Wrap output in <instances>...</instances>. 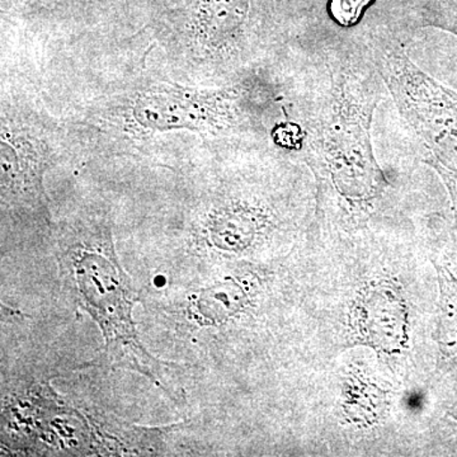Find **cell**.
Instances as JSON below:
<instances>
[{
  "label": "cell",
  "mask_w": 457,
  "mask_h": 457,
  "mask_svg": "<svg viewBox=\"0 0 457 457\" xmlns=\"http://www.w3.org/2000/svg\"><path fill=\"white\" fill-rule=\"evenodd\" d=\"M435 264L440 285L437 332L438 363L457 356V278L446 267Z\"/></svg>",
  "instance_id": "7"
},
{
  "label": "cell",
  "mask_w": 457,
  "mask_h": 457,
  "mask_svg": "<svg viewBox=\"0 0 457 457\" xmlns=\"http://www.w3.org/2000/svg\"><path fill=\"white\" fill-rule=\"evenodd\" d=\"M375 2L376 0H328V16L335 25L350 29L359 25L366 11Z\"/></svg>",
  "instance_id": "10"
},
{
  "label": "cell",
  "mask_w": 457,
  "mask_h": 457,
  "mask_svg": "<svg viewBox=\"0 0 457 457\" xmlns=\"http://www.w3.org/2000/svg\"><path fill=\"white\" fill-rule=\"evenodd\" d=\"M365 38L423 163L446 186L457 227V92L418 68L392 32L375 29Z\"/></svg>",
  "instance_id": "2"
},
{
  "label": "cell",
  "mask_w": 457,
  "mask_h": 457,
  "mask_svg": "<svg viewBox=\"0 0 457 457\" xmlns=\"http://www.w3.org/2000/svg\"><path fill=\"white\" fill-rule=\"evenodd\" d=\"M362 339L371 347L395 352L405 342L404 303L392 288L376 287L369 291L360 305Z\"/></svg>",
  "instance_id": "6"
},
{
  "label": "cell",
  "mask_w": 457,
  "mask_h": 457,
  "mask_svg": "<svg viewBox=\"0 0 457 457\" xmlns=\"http://www.w3.org/2000/svg\"><path fill=\"white\" fill-rule=\"evenodd\" d=\"M311 54L296 121L303 130L299 152L332 204L362 213L389 186L371 135L386 87L365 36L328 38Z\"/></svg>",
  "instance_id": "1"
},
{
  "label": "cell",
  "mask_w": 457,
  "mask_h": 457,
  "mask_svg": "<svg viewBox=\"0 0 457 457\" xmlns=\"http://www.w3.org/2000/svg\"><path fill=\"white\" fill-rule=\"evenodd\" d=\"M451 416H453V418H455V420H457V402H456V404L453 405V409H451Z\"/></svg>",
  "instance_id": "11"
},
{
  "label": "cell",
  "mask_w": 457,
  "mask_h": 457,
  "mask_svg": "<svg viewBox=\"0 0 457 457\" xmlns=\"http://www.w3.org/2000/svg\"><path fill=\"white\" fill-rule=\"evenodd\" d=\"M134 114L141 125L154 130H222L243 119L240 90L196 92L168 86L141 95Z\"/></svg>",
  "instance_id": "4"
},
{
  "label": "cell",
  "mask_w": 457,
  "mask_h": 457,
  "mask_svg": "<svg viewBox=\"0 0 457 457\" xmlns=\"http://www.w3.org/2000/svg\"><path fill=\"white\" fill-rule=\"evenodd\" d=\"M66 287L104 332L108 360L162 380L163 369L141 345L131 312L137 293L117 262L110 237L93 236L65 246L60 257Z\"/></svg>",
  "instance_id": "3"
},
{
  "label": "cell",
  "mask_w": 457,
  "mask_h": 457,
  "mask_svg": "<svg viewBox=\"0 0 457 457\" xmlns=\"http://www.w3.org/2000/svg\"><path fill=\"white\" fill-rule=\"evenodd\" d=\"M411 16L418 29H436L457 36V0H413Z\"/></svg>",
  "instance_id": "9"
},
{
  "label": "cell",
  "mask_w": 457,
  "mask_h": 457,
  "mask_svg": "<svg viewBox=\"0 0 457 457\" xmlns=\"http://www.w3.org/2000/svg\"><path fill=\"white\" fill-rule=\"evenodd\" d=\"M263 225L254 210L237 204L218 212L212 221V237L218 245L245 246L253 240L258 228Z\"/></svg>",
  "instance_id": "8"
},
{
  "label": "cell",
  "mask_w": 457,
  "mask_h": 457,
  "mask_svg": "<svg viewBox=\"0 0 457 457\" xmlns=\"http://www.w3.org/2000/svg\"><path fill=\"white\" fill-rule=\"evenodd\" d=\"M253 9L254 0H198L195 22L200 40L216 50L239 49Z\"/></svg>",
  "instance_id": "5"
}]
</instances>
